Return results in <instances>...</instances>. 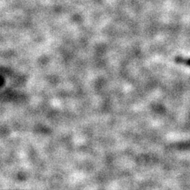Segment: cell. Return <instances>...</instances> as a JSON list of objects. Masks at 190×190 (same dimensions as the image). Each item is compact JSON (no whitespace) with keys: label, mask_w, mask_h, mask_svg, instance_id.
Here are the masks:
<instances>
[{"label":"cell","mask_w":190,"mask_h":190,"mask_svg":"<svg viewBox=\"0 0 190 190\" xmlns=\"http://www.w3.org/2000/svg\"><path fill=\"white\" fill-rule=\"evenodd\" d=\"M175 61L176 62H178V63H184V64H186V65L187 66H190V58L189 59H184V58H177L175 59Z\"/></svg>","instance_id":"cell-1"}]
</instances>
